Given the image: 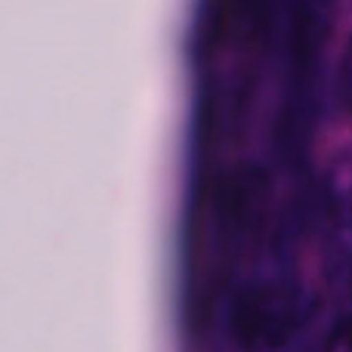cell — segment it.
I'll return each mask as SVG.
<instances>
[{"label": "cell", "mask_w": 352, "mask_h": 352, "mask_svg": "<svg viewBox=\"0 0 352 352\" xmlns=\"http://www.w3.org/2000/svg\"><path fill=\"white\" fill-rule=\"evenodd\" d=\"M263 0H213V25L217 34H232L250 25V19L260 12Z\"/></svg>", "instance_id": "6da1fadb"}]
</instances>
